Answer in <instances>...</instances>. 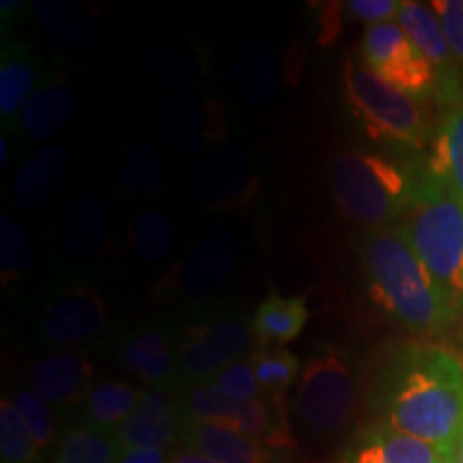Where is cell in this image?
Masks as SVG:
<instances>
[{"label": "cell", "instance_id": "cell-1", "mask_svg": "<svg viewBox=\"0 0 463 463\" xmlns=\"http://www.w3.org/2000/svg\"><path fill=\"white\" fill-rule=\"evenodd\" d=\"M375 402L384 425L457 455L463 439V361L436 344H403L382 364Z\"/></svg>", "mask_w": 463, "mask_h": 463}, {"label": "cell", "instance_id": "cell-2", "mask_svg": "<svg viewBox=\"0 0 463 463\" xmlns=\"http://www.w3.org/2000/svg\"><path fill=\"white\" fill-rule=\"evenodd\" d=\"M363 264L375 303L408 331L438 335L455 322L459 309L399 230H378L369 236Z\"/></svg>", "mask_w": 463, "mask_h": 463}, {"label": "cell", "instance_id": "cell-3", "mask_svg": "<svg viewBox=\"0 0 463 463\" xmlns=\"http://www.w3.org/2000/svg\"><path fill=\"white\" fill-rule=\"evenodd\" d=\"M399 234L457 309H463V202L427 167L416 170L414 195Z\"/></svg>", "mask_w": 463, "mask_h": 463}, {"label": "cell", "instance_id": "cell-4", "mask_svg": "<svg viewBox=\"0 0 463 463\" xmlns=\"http://www.w3.org/2000/svg\"><path fill=\"white\" fill-rule=\"evenodd\" d=\"M331 184L341 213L363 225H386L403 217L414 195L416 170L361 150L335 157Z\"/></svg>", "mask_w": 463, "mask_h": 463}, {"label": "cell", "instance_id": "cell-5", "mask_svg": "<svg viewBox=\"0 0 463 463\" xmlns=\"http://www.w3.org/2000/svg\"><path fill=\"white\" fill-rule=\"evenodd\" d=\"M341 80L352 112L372 140L402 148L425 146L430 123L419 99L397 90L358 61L345 62Z\"/></svg>", "mask_w": 463, "mask_h": 463}, {"label": "cell", "instance_id": "cell-6", "mask_svg": "<svg viewBox=\"0 0 463 463\" xmlns=\"http://www.w3.org/2000/svg\"><path fill=\"white\" fill-rule=\"evenodd\" d=\"M356 405V373L350 358L333 345H320L300 375L297 414L314 438H335L347 427Z\"/></svg>", "mask_w": 463, "mask_h": 463}, {"label": "cell", "instance_id": "cell-7", "mask_svg": "<svg viewBox=\"0 0 463 463\" xmlns=\"http://www.w3.org/2000/svg\"><path fill=\"white\" fill-rule=\"evenodd\" d=\"M253 341L251 324L239 314L202 317L189 324L178 335L176 347L181 384H208L230 364L242 361Z\"/></svg>", "mask_w": 463, "mask_h": 463}, {"label": "cell", "instance_id": "cell-8", "mask_svg": "<svg viewBox=\"0 0 463 463\" xmlns=\"http://www.w3.org/2000/svg\"><path fill=\"white\" fill-rule=\"evenodd\" d=\"M361 56L373 73L405 95L419 101L436 97V71L397 22L364 28Z\"/></svg>", "mask_w": 463, "mask_h": 463}, {"label": "cell", "instance_id": "cell-9", "mask_svg": "<svg viewBox=\"0 0 463 463\" xmlns=\"http://www.w3.org/2000/svg\"><path fill=\"white\" fill-rule=\"evenodd\" d=\"M397 24L403 28L410 42L420 50V54L430 61L433 71H436V101L439 106L450 109L463 103L461 71L457 67L453 52L449 48L436 11L427 7V5L405 0V3H402V9H399Z\"/></svg>", "mask_w": 463, "mask_h": 463}, {"label": "cell", "instance_id": "cell-10", "mask_svg": "<svg viewBox=\"0 0 463 463\" xmlns=\"http://www.w3.org/2000/svg\"><path fill=\"white\" fill-rule=\"evenodd\" d=\"M106 320V300L95 288H69L45 307L39 337L58 347L84 345L99 337Z\"/></svg>", "mask_w": 463, "mask_h": 463}, {"label": "cell", "instance_id": "cell-11", "mask_svg": "<svg viewBox=\"0 0 463 463\" xmlns=\"http://www.w3.org/2000/svg\"><path fill=\"white\" fill-rule=\"evenodd\" d=\"M181 403L165 391H142L133 412L114 433L120 450L127 449H164L181 438Z\"/></svg>", "mask_w": 463, "mask_h": 463}, {"label": "cell", "instance_id": "cell-12", "mask_svg": "<svg viewBox=\"0 0 463 463\" xmlns=\"http://www.w3.org/2000/svg\"><path fill=\"white\" fill-rule=\"evenodd\" d=\"M457 455L389 425H375L352 439L341 463H455Z\"/></svg>", "mask_w": 463, "mask_h": 463}, {"label": "cell", "instance_id": "cell-13", "mask_svg": "<svg viewBox=\"0 0 463 463\" xmlns=\"http://www.w3.org/2000/svg\"><path fill=\"white\" fill-rule=\"evenodd\" d=\"M178 439H181L183 449L211 457L217 463H279L281 455H286V450L266 447L258 439L242 436L232 427L191 420L184 416Z\"/></svg>", "mask_w": 463, "mask_h": 463}, {"label": "cell", "instance_id": "cell-14", "mask_svg": "<svg viewBox=\"0 0 463 463\" xmlns=\"http://www.w3.org/2000/svg\"><path fill=\"white\" fill-rule=\"evenodd\" d=\"M120 361L133 375L142 378L155 391L170 392L181 384L178 354L159 328L142 326L127 333L120 341Z\"/></svg>", "mask_w": 463, "mask_h": 463}, {"label": "cell", "instance_id": "cell-15", "mask_svg": "<svg viewBox=\"0 0 463 463\" xmlns=\"http://www.w3.org/2000/svg\"><path fill=\"white\" fill-rule=\"evenodd\" d=\"M31 389L58 408L86 402L92 391V363L78 352H54L39 358L31 372Z\"/></svg>", "mask_w": 463, "mask_h": 463}, {"label": "cell", "instance_id": "cell-16", "mask_svg": "<svg viewBox=\"0 0 463 463\" xmlns=\"http://www.w3.org/2000/svg\"><path fill=\"white\" fill-rule=\"evenodd\" d=\"M71 157L62 146H45L33 155L14 181V200L28 213L43 211L67 181Z\"/></svg>", "mask_w": 463, "mask_h": 463}, {"label": "cell", "instance_id": "cell-17", "mask_svg": "<svg viewBox=\"0 0 463 463\" xmlns=\"http://www.w3.org/2000/svg\"><path fill=\"white\" fill-rule=\"evenodd\" d=\"M75 112H78V95L67 78L54 75L37 84L22 114V123L34 140H48L71 125Z\"/></svg>", "mask_w": 463, "mask_h": 463}, {"label": "cell", "instance_id": "cell-18", "mask_svg": "<svg viewBox=\"0 0 463 463\" xmlns=\"http://www.w3.org/2000/svg\"><path fill=\"white\" fill-rule=\"evenodd\" d=\"M37 89V69L26 45L5 42L0 54V118L5 127H15Z\"/></svg>", "mask_w": 463, "mask_h": 463}, {"label": "cell", "instance_id": "cell-19", "mask_svg": "<svg viewBox=\"0 0 463 463\" xmlns=\"http://www.w3.org/2000/svg\"><path fill=\"white\" fill-rule=\"evenodd\" d=\"M425 167L463 202V103L444 109Z\"/></svg>", "mask_w": 463, "mask_h": 463}, {"label": "cell", "instance_id": "cell-20", "mask_svg": "<svg viewBox=\"0 0 463 463\" xmlns=\"http://www.w3.org/2000/svg\"><path fill=\"white\" fill-rule=\"evenodd\" d=\"M307 303L303 297H279L269 294L251 317V331L258 345H286L305 328Z\"/></svg>", "mask_w": 463, "mask_h": 463}, {"label": "cell", "instance_id": "cell-21", "mask_svg": "<svg viewBox=\"0 0 463 463\" xmlns=\"http://www.w3.org/2000/svg\"><path fill=\"white\" fill-rule=\"evenodd\" d=\"M106 236V208L99 195L86 194L69 206L62 225V247L73 260L95 258Z\"/></svg>", "mask_w": 463, "mask_h": 463}, {"label": "cell", "instance_id": "cell-22", "mask_svg": "<svg viewBox=\"0 0 463 463\" xmlns=\"http://www.w3.org/2000/svg\"><path fill=\"white\" fill-rule=\"evenodd\" d=\"M140 397L142 391H136L127 382H99L97 386H92L90 395L84 402V414L89 419L86 422L103 431L116 433L127 416L133 412Z\"/></svg>", "mask_w": 463, "mask_h": 463}, {"label": "cell", "instance_id": "cell-23", "mask_svg": "<svg viewBox=\"0 0 463 463\" xmlns=\"http://www.w3.org/2000/svg\"><path fill=\"white\" fill-rule=\"evenodd\" d=\"M120 447L116 436L82 422L62 436L50 463H118Z\"/></svg>", "mask_w": 463, "mask_h": 463}, {"label": "cell", "instance_id": "cell-24", "mask_svg": "<svg viewBox=\"0 0 463 463\" xmlns=\"http://www.w3.org/2000/svg\"><path fill=\"white\" fill-rule=\"evenodd\" d=\"M264 399L281 402L300 373V361L283 345H258L249 356Z\"/></svg>", "mask_w": 463, "mask_h": 463}, {"label": "cell", "instance_id": "cell-25", "mask_svg": "<svg viewBox=\"0 0 463 463\" xmlns=\"http://www.w3.org/2000/svg\"><path fill=\"white\" fill-rule=\"evenodd\" d=\"M131 245L146 262H161L174 247V228L164 213L146 211L131 222Z\"/></svg>", "mask_w": 463, "mask_h": 463}, {"label": "cell", "instance_id": "cell-26", "mask_svg": "<svg viewBox=\"0 0 463 463\" xmlns=\"http://www.w3.org/2000/svg\"><path fill=\"white\" fill-rule=\"evenodd\" d=\"M0 461L39 463V449L33 442L15 403L3 397L0 402Z\"/></svg>", "mask_w": 463, "mask_h": 463}, {"label": "cell", "instance_id": "cell-27", "mask_svg": "<svg viewBox=\"0 0 463 463\" xmlns=\"http://www.w3.org/2000/svg\"><path fill=\"white\" fill-rule=\"evenodd\" d=\"M14 403L22 416V420H24L28 433H31L33 442L37 444V449L42 450L50 447L56 433V422L54 414L50 410V403L34 389L17 391Z\"/></svg>", "mask_w": 463, "mask_h": 463}, {"label": "cell", "instance_id": "cell-28", "mask_svg": "<svg viewBox=\"0 0 463 463\" xmlns=\"http://www.w3.org/2000/svg\"><path fill=\"white\" fill-rule=\"evenodd\" d=\"M0 266H3V281L7 283L20 277L31 264V242H28L22 225L14 217H0Z\"/></svg>", "mask_w": 463, "mask_h": 463}, {"label": "cell", "instance_id": "cell-29", "mask_svg": "<svg viewBox=\"0 0 463 463\" xmlns=\"http://www.w3.org/2000/svg\"><path fill=\"white\" fill-rule=\"evenodd\" d=\"M217 391H222L223 395H228L234 402H260L264 399L262 389H260L256 372H253L251 361L242 358V361L230 364L228 369H223L215 380L211 382Z\"/></svg>", "mask_w": 463, "mask_h": 463}, {"label": "cell", "instance_id": "cell-30", "mask_svg": "<svg viewBox=\"0 0 463 463\" xmlns=\"http://www.w3.org/2000/svg\"><path fill=\"white\" fill-rule=\"evenodd\" d=\"M431 7L439 17L444 37H447L463 78V0H436L431 3Z\"/></svg>", "mask_w": 463, "mask_h": 463}, {"label": "cell", "instance_id": "cell-31", "mask_svg": "<svg viewBox=\"0 0 463 463\" xmlns=\"http://www.w3.org/2000/svg\"><path fill=\"white\" fill-rule=\"evenodd\" d=\"M345 9L352 17L373 26L391 22V17H397L402 3L399 0H352L345 5Z\"/></svg>", "mask_w": 463, "mask_h": 463}, {"label": "cell", "instance_id": "cell-32", "mask_svg": "<svg viewBox=\"0 0 463 463\" xmlns=\"http://www.w3.org/2000/svg\"><path fill=\"white\" fill-rule=\"evenodd\" d=\"M118 463H170L164 449H127L120 450Z\"/></svg>", "mask_w": 463, "mask_h": 463}, {"label": "cell", "instance_id": "cell-33", "mask_svg": "<svg viewBox=\"0 0 463 463\" xmlns=\"http://www.w3.org/2000/svg\"><path fill=\"white\" fill-rule=\"evenodd\" d=\"M170 463H217V461H213L211 457L202 453H195V450L181 449V450H174L170 455Z\"/></svg>", "mask_w": 463, "mask_h": 463}, {"label": "cell", "instance_id": "cell-34", "mask_svg": "<svg viewBox=\"0 0 463 463\" xmlns=\"http://www.w3.org/2000/svg\"><path fill=\"white\" fill-rule=\"evenodd\" d=\"M5 164H7V142H5V137L0 140V165L5 167Z\"/></svg>", "mask_w": 463, "mask_h": 463}, {"label": "cell", "instance_id": "cell-35", "mask_svg": "<svg viewBox=\"0 0 463 463\" xmlns=\"http://www.w3.org/2000/svg\"><path fill=\"white\" fill-rule=\"evenodd\" d=\"M455 463H463V439H461L459 449H457V461Z\"/></svg>", "mask_w": 463, "mask_h": 463}]
</instances>
